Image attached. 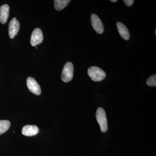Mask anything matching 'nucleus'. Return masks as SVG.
I'll return each mask as SVG.
<instances>
[{
	"mask_svg": "<svg viewBox=\"0 0 156 156\" xmlns=\"http://www.w3.org/2000/svg\"><path fill=\"white\" fill-rule=\"evenodd\" d=\"M88 74L92 80L95 82L102 81L106 77V73L103 70L97 66H91L88 70Z\"/></svg>",
	"mask_w": 156,
	"mask_h": 156,
	"instance_id": "1",
	"label": "nucleus"
},
{
	"mask_svg": "<svg viewBox=\"0 0 156 156\" xmlns=\"http://www.w3.org/2000/svg\"><path fill=\"white\" fill-rule=\"evenodd\" d=\"M96 119L99 126L101 132H105L108 130V123L106 113L104 109L102 108H98L96 113Z\"/></svg>",
	"mask_w": 156,
	"mask_h": 156,
	"instance_id": "2",
	"label": "nucleus"
},
{
	"mask_svg": "<svg viewBox=\"0 0 156 156\" xmlns=\"http://www.w3.org/2000/svg\"><path fill=\"white\" fill-rule=\"evenodd\" d=\"M74 67L73 63L67 62L65 65L61 74V79L65 83L71 81L73 76Z\"/></svg>",
	"mask_w": 156,
	"mask_h": 156,
	"instance_id": "3",
	"label": "nucleus"
},
{
	"mask_svg": "<svg viewBox=\"0 0 156 156\" xmlns=\"http://www.w3.org/2000/svg\"><path fill=\"white\" fill-rule=\"evenodd\" d=\"M27 84L28 89L32 93L39 95L41 94V87L34 78L29 77L27 80Z\"/></svg>",
	"mask_w": 156,
	"mask_h": 156,
	"instance_id": "4",
	"label": "nucleus"
},
{
	"mask_svg": "<svg viewBox=\"0 0 156 156\" xmlns=\"http://www.w3.org/2000/svg\"><path fill=\"white\" fill-rule=\"evenodd\" d=\"M43 39V34L41 29L38 28L35 29L31 36V45L33 47H35L42 43Z\"/></svg>",
	"mask_w": 156,
	"mask_h": 156,
	"instance_id": "5",
	"label": "nucleus"
},
{
	"mask_svg": "<svg viewBox=\"0 0 156 156\" xmlns=\"http://www.w3.org/2000/svg\"><path fill=\"white\" fill-rule=\"evenodd\" d=\"M91 23L94 30L98 34H101L104 31L103 23L96 14H92L91 17Z\"/></svg>",
	"mask_w": 156,
	"mask_h": 156,
	"instance_id": "6",
	"label": "nucleus"
},
{
	"mask_svg": "<svg viewBox=\"0 0 156 156\" xmlns=\"http://www.w3.org/2000/svg\"><path fill=\"white\" fill-rule=\"evenodd\" d=\"M20 23L16 17H14L9 23V34L11 39L14 38L19 31Z\"/></svg>",
	"mask_w": 156,
	"mask_h": 156,
	"instance_id": "7",
	"label": "nucleus"
},
{
	"mask_svg": "<svg viewBox=\"0 0 156 156\" xmlns=\"http://www.w3.org/2000/svg\"><path fill=\"white\" fill-rule=\"evenodd\" d=\"M39 131V128L37 126L27 125L23 128L22 133L26 136H33L36 135Z\"/></svg>",
	"mask_w": 156,
	"mask_h": 156,
	"instance_id": "8",
	"label": "nucleus"
},
{
	"mask_svg": "<svg viewBox=\"0 0 156 156\" xmlns=\"http://www.w3.org/2000/svg\"><path fill=\"white\" fill-rule=\"evenodd\" d=\"M10 7L8 5H4L0 7V22L5 24L9 18Z\"/></svg>",
	"mask_w": 156,
	"mask_h": 156,
	"instance_id": "9",
	"label": "nucleus"
},
{
	"mask_svg": "<svg viewBox=\"0 0 156 156\" xmlns=\"http://www.w3.org/2000/svg\"><path fill=\"white\" fill-rule=\"evenodd\" d=\"M116 25L118 31L122 37L127 41L129 40L130 38V34L126 26L120 22H117Z\"/></svg>",
	"mask_w": 156,
	"mask_h": 156,
	"instance_id": "10",
	"label": "nucleus"
},
{
	"mask_svg": "<svg viewBox=\"0 0 156 156\" xmlns=\"http://www.w3.org/2000/svg\"><path fill=\"white\" fill-rule=\"evenodd\" d=\"M54 6L57 11H59L64 9L70 2L69 0H55Z\"/></svg>",
	"mask_w": 156,
	"mask_h": 156,
	"instance_id": "11",
	"label": "nucleus"
},
{
	"mask_svg": "<svg viewBox=\"0 0 156 156\" xmlns=\"http://www.w3.org/2000/svg\"><path fill=\"white\" fill-rule=\"evenodd\" d=\"M11 123L8 120L0 121V134H3L9 130Z\"/></svg>",
	"mask_w": 156,
	"mask_h": 156,
	"instance_id": "12",
	"label": "nucleus"
},
{
	"mask_svg": "<svg viewBox=\"0 0 156 156\" xmlns=\"http://www.w3.org/2000/svg\"><path fill=\"white\" fill-rule=\"evenodd\" d=\"M146 83L149 87H154L156 86V75L155 74L151 76L147 80Z\"/></svg>",
	"mask_w": 156,
	"mask_h": 156,
	"instance_id": "13",
	"label": "nucleus"
},
{
	"mask_svg": "<svg viewBox=\"0 0 156 156\" xmlns=\"http://www.w3.org/2000/svg\"><path fill=\"white\" fill-rule=\"evenodd\" d=\"M123 2L126 4V5L128 6V7H130V6L132 5L134 2V1H133V0H124Z\"/></svg>",
	"mask_w": 156,
	"mask_h": 156,
	"instance_id": "14",
	"label": "nucleus"
},
{
	"mask_svg": "<svg viewBox=\"0 0 156 156\" xmlns=\"http://www.w3.org/2000/svg\"><path fill=\"white\" fill-rule=\"evenodd\" d=\"M111 2H117V0H111Z\"/></svg>",
	"mask_w": 156,
	"mask_h": 156,
	"instance_id": "15",
	"label": "nucleus"
},
{
	"mask_svg": "<svg viewBox=\"0 0 156 156\" xmlns=\"http://www.w3.org/2000/svg\"><path fill=\"white\" fill-rule=\"evenodd\" d=\"M155 35H156V30H155Z\"/></svg>",
	"mask_w": 156,
	"mask_h": 156,
	"instance_id": "16",
	"label": "nucleus"
}]
</instances>
